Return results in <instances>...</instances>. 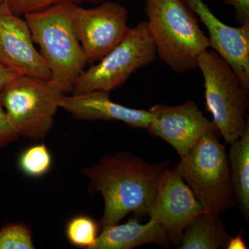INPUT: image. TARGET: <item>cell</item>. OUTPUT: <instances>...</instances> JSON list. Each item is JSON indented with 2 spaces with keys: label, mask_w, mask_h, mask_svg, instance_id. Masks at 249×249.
Instances as JSON below:
<instances>
[{
  "label": "cell",
  "mask_w": 249,
  "mask_h": 249,
  "mask_svg": "<svg viewBox=\"0 0 249 249\" xmlns=\"http://www.w3.org/2000/svg\"><path fill=\"white\" fill-rule=\"evenodd\" d=\"M170 161L149 163L129 152L107 155L97 164L83 168L91 195L101 193L105 202L103 228L119 224L125 216L150 215L160 181Z\"/></svg>",
  "instance_id": "1"
},
{
  "label": "cell",
  "mask_w": 249,
  "mask_h": 249,
  "mask_svg": "<svg viewBox=\"0 0 249 249\" xmlns=\"http://www.w3.org/2000/svg\"><path fill=\"white\" fill-rule=\"evenodd\" d=\"M76 5L62 1L24 15L52 79L63 85L70 93L88 64L75 27Z\"/></svg>",
  "instance_id": "2"
},
{
  "label": "cell",
  "mask_w": 249,
  "mask_h": 249,
  "mask_svg": "<svg viewBox=\"0 0 249 249\" xmlns=\"http://www.w3.org/2000/svg\"><path fill=\"white\" fill-rule=\"evenodd\" d=\"M146 21L157 57L178 73L198 68L210 47L194 15L181 0H145Z\"/></svg>",
  "instance_id": "3"
},
{
  "label": "cell",
  "mask_w": 249,
  "mask_h": 249,
  "mask_svg": "<svg viewBox=\"0 0 249 249\" xmlns=\"http://www.w3.org/2000/svg\"><path fill=\"white\" fill-rule=\"evenodd\" d=\"M217 127L203 136L174 168L191 188L204 212L219 215L234 205L229 158Z\"/></svg>",
  "instance_id": "4"
},
{
  "label": "cell",
  "mask_w": 249,
  "mask_h": 249,
  "mask_svg": "<svg viewBox=\"0 0 249 249\" xmlns=\"http://www.w3.org/2000/svg\"><path fill=\"white\" fill-rule=\"evenodd\" d=\"M197 66L204 76L206 106L213 122L226 142L231 144L249 125V89L215 52L207 50L201 54Z\"/></svg>",
  "instance_id": "5"
},
{
  "label": "cell",
  "mask_w": 249,
  "mask_h": 249,
  "mask_svg": "<svg viewBox=\"0 0 249 249\" xmlns=\"http://www.w3.org/2000/svg\"><path fill=\"white\" fill-rule=\"evenodd\" d=\"M70 91L61 83L19 76L1 93L6 114L21 137L39 141L53 128L61 98Z\"/></svg>",
  "instance_id": "6"
},
{
  "label": "cell",
  "mask_w": 249,
  "mask_h": 249,
  "mask_svg": "<svg viewBox=\"0 0 249 249\" xmlns=\"http://www.w3.org/2000/svg\"><path fill=\"white\" fill-rule=\"evenodd\" d=\"M155 43L146 21L129 28L127 35L96 65L85 70L72 88V94L110 92L124 85L134 72L155 61Z\"/></svg>",
  "instance_id": "7"
},
{
  "label": "cell",
  "mask_w": 249,
  "mask_h": 249,
  "mask_svg": "<svg viewBox=\"0 0 249 249\" xmlns=\"http://www.w3.org/2000/svg\"><path fill=\"white\" fill-rule=\"evenodd\" d=\"M127 21V9L117 2L105 1L91 9L76 5L75 27L88 63L99 61L124 40Z\"/></svg>",
  "instance_id": "8"
},
{
  "label": "cell",
  "mask_w": 249,
  "mask_h": 249,
  "mask_svg": "<svg viewBox=\"0 0 249 249\" xmlns=\"http://www.w3.org/2000/svg\"><path fill=\"white\" fill-rule=\"evenodd\" d=\"M0 64L20 76L52 79L48 65L34 47L27 21L14 14L8 2L0 4Z\"/></svg>",
  "instance_id": "9"
},
{
  "label": "cell",
  "mask_w": 249,
  "mask_h": 249,
  "mask_svg": "<svg viewBox=\"0 0 249 249\" xmlns=\"http://www.w3.org/2000/svg\"><path fill=\"white\" fill-rule=\"evenodd\" d=\"M149 110L154 119L147 130L168 142L180 158L187 155L206 132L216 127L194 101L178 106L156 105Z\"/></svg>",
  "instance_id": "10"
},
{
  "label": "cell",
  "mask_w": 249,
  "mask_h": 249,
  "mask_svg": "<svg viewBox=\"0 0 249 249\" xmlns=\"http://www.w3.org/2000/svg\"><path fill=\"white\" fill-rule=\"evenodd\" d=\"M203 212L202 206L179 174L169 168L165 170L149 216L163 227L170 242L179 246L187 226Z\"/></svg>",
  "instance_id": "11"
},
{
  "label": "cell",
  "mask_w": 249,
  "mask_h": 249,
  "mask_svg": "<svg viewBox=\"0 0 249 249\" xmlns=\"http://www.w3.org/2000/svg\"><path fill=\"white\" fill-rule=\"evenodd\" d=\"M207 28L210 47L231 67L249 89V24L232 27L223 23L203 0H185Z\"/></svg>",
  "instance_id": "12"
},
{
  "label": "cell",
  "mask_w": 249,
  "mask_h": 249,
  "mask_svg": "<svg viewBox=\"0 0 249 249\" xmlns=\"http://www.w3.org/2000/svg\"><path fill=\"white\" fill-rule=\"evenodd\" d=\"M59 106L76 120L117 121L131 127L147 129L154 119L150 110L133 109L114 102L109 93L103 91L65 95Z\"/></svg>",
  "instance_id": "13"
},
{
  "label": "cell",
  "mask_w": 249,
  "mask_h": 249,
  "mask_svg": "<svg viewBox=\"0 0 249 249\" xmlns=\"http://www.w3.org/2000/svg\"><path fill=\"white\" fill-rule=\"evenodd\" d=\"M170 242L165 229L155 219L141 224L132 218L124 224L103 228L93 249H132L147 244L168 248Z\"/></svg>",
  "instance_id": "14"
},
{
  "label": "cell",
  "mask_w": 249,
  "mask_h": 249,
  "mask_svg": "<svg viewBox=\"0 0 249 249\" xmlns=\"http://www.w3.org/2000/svg\"><path fill=\"white\" fill-rule=\"evenodd\" d=\"M229 235L219 217L203 212L192 219L183 231L181 249H226Z\"/></svg>",
  "instance_id": "15"
},
{
  "label": "cell",
  "mask_w": 249,
  "mask_h": 249,
  "mask_svg": "<svg viewBox=\"0 0 249 249\" xmlns=\"http://www.w3.org/2000/svg\"><path fill=\"white\" fill-rule=\"evenodd\" d=\"M232 193L246 220L249 216V125L240 139L231 144L229 156Z\"/></svg>",
  "instance_id": "16"
},
{
  "label": "cell",
  "mask_w": 249,
  "mask_h": 249,
  "mask_svg": "<svg viewBox=\"0 0 249 249\" xmlns=\"http://www.w3.org/2000/svg\"><path fill=\"white\" fill-rule=\"evenodd\" d=\"M67 239L79 248L93 249L98 236V224L87 216H77L67 223Z\"/></svg>",
  "instance_id": "17"
},
{
  "label": "cell",
  "mask_w": 249,
  "mask_h": 249,
  "mask_svg": "<svg viewBox=\"0 0 249 249\" xmlns=\"http://www.w3.org/2000/svg\"><path fill=\"white\" fill-rule=\"evenodd\" d=\"M19 165L26 175L38 178L50 170L52 155L45 144L34 145L23 152L19 157Z\"/></svg>",
  "instance_id": "18"
},
{
  "label": "cell",
  "mask_w": 249,
  "mask_h": 249,
  "mask_svg": "<svg viewBox=\"0 0 249 249\" xmlns=\"http://www.w3.org/2000/svg\"><path fill=\"white\" fill-rule=\"evenodd\" d=\"M35 249L30 231L21 224H11L0 230V249Z\"/></svg>",
  "instance_id": "19"
},
{
  "label": "cell",
  "mask_w": 249,
  "mask_h": 249,
  "mask_svg": "<svg viewBox=\"0 0 249 249\" xmlns=\"http://www.w3.org/2000/svg\"><path fill=\"white\" fill-rule=\"evenodd\" d=\"M72 1L76 4H101L106 0H8L10 9L18 16H24L28 13L40 11L62 1Z\"/></svg>",
  "instance_id": "20"
},
{
  "label": "cell",
  "mask_w": 249,
  "mask_h": 249,
  "mask_svg": "<svg viewBox=\"0 0 249 249\" xmlns=\"http://www.w3.org/2000/svg\"><path fill=\"white\" fill-rule=\"evenodd\" d=\"M20 137V134L5 111L0 93V148L17 142Z\"/></svg>",
  "instance_id": "21"
},
{
  "label": "cell",
  "mask_w": 249,
  "mask_h": 249,
  "mask_svg": "<svg viewBox=\"0 0 249 249\" xmlns=\"http://www.w3.org/2000/svg\"><path fill=\"white\" fill-rule=\"evenodd\" d=\"M223 3L235 9L236 19L240 25L249 24V0H223Z\"/></svg>",
  "instance_id": "22"
},
{
  "label": "cell",
  "mask_w": 249,
  "mask_h": 249,
  "mask_svg": "<svg viewBox=\"0 0 249 249\" xmlns=\"http://www.w3.org/2000/svg\"><path fill=\"white\" fill-rule=\"evenodd\" d=\"M20 75L0 64V91Z\"/></svg>",
  "instance_id": "23"
},
{
  "label": "cell",
  "mask_w": 249,
  "mask_h": 249,
  "mask_svg": "<svg viewBox=\"0 0 249 249\" xmlns=\"http://www.w3.org/2000/svg\"><path fill=\"white\" fill-rule=\"evenodd\" d=\"M227 249H247L248 247H247L245 242H244L243 238H242V229H241L240 233L238 234L236 237H229V240H228Z\"/></svg>",
  "instance_id": "24"
},
{
  "label": "cell",
  "mask_w": 249,
  "mask_h": 249,
  "mask_svg": "<svg viewBox=\"0 0 249 249\" xmlns=\"http://www.w3.org/2000/svg\"><path fill=\"white\" fill-rule=\"evenodd\" d=\"M8 0H0V4H3V3L7 2Z\"/></svg>",
  "instance_id": "25"
}]
</instances>
